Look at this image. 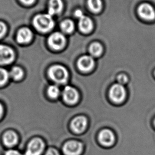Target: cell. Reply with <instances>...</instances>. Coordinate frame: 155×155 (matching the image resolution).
Returning <instances> with one entry per match:
<instances>
[{"mask_svg":"<svg viewBox=\"0 0 155 155\" xmlns=\"http://www.w3.org/2000/svg\"><path fill=\"white\" fill-rule=\"evenodd\" d=\"M34 25L39 32L46 33L52 29L54 21L49 14H41L36 15L34 19Z\"/></svg>","mask_w":155,"mask_h":155,"instance_id":"1","label":"cell"},{"mask_svg":"<svg viewBox=\"0 0 155 155\" xmlns=\"http://www.w3.org/2000/svg\"><path fill=\"white\" fill-rule=\"evenodd\" d=\"M48 74L51 79L57 84H65L68 80V73L61 65H54L49 69Z\"/></svg>","mask_w":155,"mask_h":155,"instance_id":"2","label":"cell"},{"mask_svg":"<svg viewBox=\"0 0 155 155\" xmlns=\"http://www.w3.org/2000/svg\"><path fill=\"white\" fill-rule=\"evenodd\" d=\"M19 134L17 131L13 129H8L3 133L2 142L6 149H13L19 143Z\"/></svg>","mask_w":155,"mask_h":155,"instance_id":"3","label":"cell"},{"mask_svg":"<svg viewBox=\"0 0 155 155\" xmlns=\"http://www.w3.org/2000/svg\"><path fill=\"white\" fill-rule=\"evenodd\" d=\"M109 94L110 98L113 102L121 103L126 97V90L121 84H115L111 87Z\"/></svg>","mask_w":155,"mask_h":155,"instance_id":"4","label":"cell"},{"mask_svg":"<svg viewBox=\"0 0 155 155\" xmlns=\"http://www.w3.org/2000/svg\"><path fill=\"white\" fill-rule=\"evenodd\" d=\"M44 143L39 138L32 139L28 145L25 155H40L44 149Z\"/></svg>","mask_w":155,"mask_h":155,"instance_id":"5","label":"cell"},{"mask_svg":"<svg viewBox=\"0 0 155 155\" xmlns=\"http://www.w3.org/2000/svg\"><path fill=\"white\" fill-rule=\"evenodd\" d=\"M15 59V54L11 48L0 45V65L10 64Z\"/></svg>","mask_w":155,"mask_h":155,"instance_id":"6","label":"cell"},{"mask_svg":"<svg viewBox=\"0 0 155 155\" xmlns=\"http://www.w3.org/2000/svg\"><path fill=\"white\" fill-rule=\"evenodd\" d=\"M66 39L65 36L61 33H54L48 38L49 46L54 50H61L65 46Z\"/></svg>","mask_w":155,"mask_h":155,"instance_id":"7","label":"cell"},{"mask_svg":"<svg viewBox=\"0 0 155 155\" xmlns=\"http://www.w3.org/2000/svg\"><path fill=\"white\" fill-rule=\"evenodd\" d=\"M63 98L66 103L73 105L78 102L79 95L75 88L71 86H66L63 90Z\"/></svg>","mask_w":155,"mask_h":155,"instance_id":"8","label":"cell"},{"mask_svg":"<svg viewBox=\"0 0 155 155\" xmlns=\"http://www.w3.org/2000/svg\"><path fill=\"white\" fill-rule=\"evenodd\" d=\"M82 150L81 143L75 141L67 142L63 147V151L66 155H79Z\"/></svg>","mask_w":155,"mask_h":155,"instance_id":"9","label":"cell"},{"mask_svg":"<svg viewBox=\"0 0 155 155\" xmlns=\"http://www.w3.org/2000/svg\"><path fill=\"white\" fill-rule=\"evenodd\" d=\"M138 13L143 19L152 20L155 18V11L150 4L143 3L139 7Z\"/></svg>","mask_w":155,"mask_h":155,"instance_id":"10","label":"cell"},{"mask_svg":"<svg viewBox=\"0 0 155 155\" xmlns=\"http://www.w3.org/2000/svg\"><path fill=\"white\" fill-rule=\"evenodd\" d=\"M114 135L110 130L105 129L101 131L99 134V141L104 146H111L114 143Z\"/></svg>","mask_w":155,"mask_h":155,"instance_id":"11","label":"cell"},{"mask_svg":"<svg viewBox=\"0 0 155 155\" xmlns=\"http://www.w3.org/2000/svg\"><path fill=\"white\" fill-rule=\"evenodd\" d=\"M78 67L83 72H88L92 69L94 65V61L90 56H83L80 58L78 62Z\"/></svg>","mask_w":155,"mask_h":155,"instance_id":"12","label":"cell"},{"mask_svg":"<svg viewBox=\"0 0 155 155\" xmlns=\"http://www.w3.org/2000/svg\"><path fill=\"white\" fill-rule=\"evenodd\" d=\"M87 125V120L84 116L75 117L71 122V126L74 132L81 133L84 131Z\"/></svg>","mask_w":155,"mask_h":155,"instance_id":"13","label":"cell"},{"mask_svg":"<svg viewBox=\"0 0 155 155\" xmlns=\"http://www.w3.org/2000/svg\"><path fill=\"white\" fill-rule=\"evenodd\" d=\"M32 33L27 28H23L19 30L17 35V40L19 43L26 44L31 40Z\"/></svg>","mask_w":155,"mask_h":155,"instance_id":"14","label":"cell"},{"mask_svg":"<svg viewBox=\"0 0 155 155\" xmlns=\"http://www.w3.org/2000/svg\"><path fill=\"white\" fill-rule=\"evenodd\" d=\"M78 25L80 29L84 33L90 32L93 28V24L91 19L84 15L79 20Z\"/></svg>","mask_w":155,"mask_h":155,"instance_id":"15","label":"cell"},{"mask_svg":"<svg viewBox=\"0 0 155 155\" xmlns=\"http://www.w3.org/2000/svg\"><path fill=\"white\" fill-rule=\"evenodd\" d=\"M63 3L61 0H50L49 3V15L58 14L63 9Z\"/></svg>","mask_w":155,"mask_h":155,"instance_id":"16","label":"cell"},{"mask_svg":"<svg viewBox=\"0 0 155 155\" xmlns=\"http://www.w3.org/2000/svg\"><path fill=\"white\" fill-rule=\"evenodd\" d=\"M9 74L11 79L16 82L21 81L24 76L23 70L19 67H13L9 72Z\"/></svg>","mask_w":155,"mask_h":155,"instance_id":"17","label":"cell"},{"mask_svg":"<svg viewBox=\"0 0 155 155\" xmlns=\"http://www.w3.org/2000/svg\"><path fill=\"white\" fill-rule=\"evenodd\" d=\"M9 72L4 68L0 67V88H3L8 84L10 82Z\"/></svg>","mask_w":155,"mask_h":155,"instance_id":"18","label":"cell"},{"mask_svg":"<svg viewBox=\"0 0 155 155\" xmlns=\"http://www.w3.org/2000/svg\"><path fill=\"white\" fill-rule=\"evenodd\" d=\"M6 86L3 88H1L0 90V121L3 119L5 114V107L4 103H2V101L5 97L7 92Z\"/></svg>","mask_w":155,"mask_h":155,"instance_id":"19","label":"cell"},{"mask_svg":"<svg viewBox=\"0 0 155 155\" xmlns=\"http://www.w3.org/2000/svg\"><path fill=\"white\" fill-rule=\"evenodd\" d=\"M103 51L102 46L98 43H94L91 44L90 47V52L93 56L98 57L102 54Z\"/></svg>","mask_w":155,"mask_h":155,"instance_id":"20","label":"cell"},{"mask_svg":"<svg viewBox=\"0 0 155 155\" xmlns=\"http://www.w3.org/2000/svg\"><path fill=\"white\" fill-rule=\"evenodd\" d=\"M88 4L91 10L94 12H98L102 7L101 0H88Z\"/></svg>","mask_w":155,"mask_h":155,"instance_id":"21","label":"cell"},{"mask_svg":"<svg viewBox=\"0 0 155 155\" xmlns=\"http://www.w3.org/2000/svg\"><path fill=\"white\" fill-rule=\"evenodd\" d=\"M61 28L66 33H71L74 29L73 22L69 20H66L61 23Z\"/></svg>","mask_w":155,"mask_h":155,"instance_id":"22","label":"cell"},{"mask_svg":"<svg viewBox=\"0 0 155 155\" xmlns=\"http://www.w3.org/2000/svg\"><path fill=\"white\" fill-rule=\"evenodd\" d=\"M47 94L51 98H57L60 95V90L56 85H51L47 89Z\"/></svg>","mask_w":155,"mask_h":155,"instance_id":"23","label":"cell"},{"mask_svg":"<svg viewBox=\"0 0 155 155\" xmlns=\"http://www.w3.org/2000/svg\"><path fill=\"white\" fill-rule=\"evenodd\" d=\"M3 155H23L18 149H8L4 151Z\"/></svg>","mask_w":155,"mask_h":155,"instance_id":"24","label":"cell"},{"mask_svg":"<svg viewBox=\"0 0 155 155\" xmlns=\"http://www.w3.org/2000/svg\"><path fill=\"white\" fill-rule=\"evenodd\" d=\"M117 81L119 84L122 85V84H126L128 81V78L125 74H120L117 77Z\"/></svg>","mask_w":155,"mask_h":155,"instance_id":"25","label":"cell"},{"mask_svg":"<svg viewBox=\"0 0 155 155\" xmlns=\"http://www.w3.org/2000/svg\"><path fill=\"white\" fill-rule=\"evenodd\" d=\"M6 26L3 22H0V38L3 36L6 32Z\"/></svg>","mask_w":155,"mask_h":155,"instance_id":"26","label":"cell"},{"mask_svg":"<svg viewBox=\"0 0 155 155\" xmlns=\"http://www.w3.org/2000/svg\"><path fill=\"white\" fill-rule=\"evenodd\" d=\"M45 155H59L58 151H57L56 149H48V151H47Z\"/></svg>","mask_w":155,"mask_h":155,"instance_id":"27","label":"cell"},{"mask_svg":"<svg viewBox=\"0 0 155 155\" xmlns=\"http://www.w3.org/2000/svg\"><path fill=\"white\" fill-rule=\"evenodd\" d=\"M75 15L76 17H78V18H79V19L84 16L83 12L80 10H78L76 11L75 13Z\"/></svg>","mask_w":155,"mask_h":155,"instance_id":"28","label":"cell"},{"mask_svg":"<svg viewBox=\"0 0 155 155\" xmlns=\"http://www.w3.org/2000/svg\"><path fill=\"white\" fill-rule=\"evenodd\" d=\"M35 0H21V2L27 5H30V4H32L35 2Z\"/></svg>","mask_w":155,"mask_h":155,"instance_id":"29","label":"cell"},{"mask_svg":"<svg viewBox=\"0 0 155 155\" xmlns=\"http://www.w3.org/2000/svg\"></svg>","mask_w":155,"mask_h":155,"instance_id":"30","label":"cell"}]
</instances>
